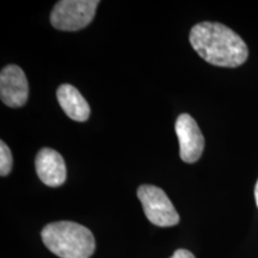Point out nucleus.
<instances>
[{
  "mask_svg": "<svg viewBox=\"0 0 258 258\" xmlns=\"http://www.w3.org/2000/svg\"><path fill=\"white\" fill-rule=\"evenodd\" d=\"M194 50L207 61L219 67L240 66L249 56L246 43L239 35L220 23L202 22L192 27L189 35Z\"/></svg>",
  "mask_w": 258,
  "mask_h": 258,
  "instance_id": "1",
  "label": "nucleus"
},
{
  "mask_svg": "<svg viewBox=\"0 0 258 258\" xmlns=\"http://www.w3.org/2000/svg\"><path fill=\"white\" fill-rule=\"evenodd\" d=\"M41 237L48 249L60 258H90L96 249L91 231L72 221L48 224Z\"/></svg>",
  "mask_w": 258,
  "mask_h": 258,
  "instance_id": "2",
  "label": "nucleus"
},
{
  "mask_svg": "<svg viewBox=\"0 0 258 258\" xmlns=\"http://www.w3.org/2000/svg\"><path fill=\"white\" fill-rule=\"evenodd\" d=\"M98 0H61L54 6L50 22L62 31H78L86 28L95 17Z\"/></svg>",
  "mask_w": 258,
  "mask_h": 258,
  "instance_id": "3",
  "label": "nucleus"
},
{
  "mask_svg": "<svg viewBox=\"0 0 258 258\" xmlns=\"http://www.w3.org/2000/svg\"><path fill=\"white\" fill-rule=\"evenodd\" d=\"M138 198L143 205L145 215L153 225L171 227L179 222V215L163 189L154 185L139 186Z\"/></svg>",
  "mask_w": 258,
  "mask_h": 258,
  "instance_id": "4",
  "label": "nucleus"
},
{
  "mask_svg": "<svg viewBox=\"0 0 258 258\" xmlns=\"http://www.w3.org/2000/svg\"><path fill=\"white\" fill-rule=\"evenodd\" d=\"M175 129L179 143L180 159L185 163L198 161L205 148V138L196 121L189 114H182L176 120Z\"/></svg>",
  "mask_w": 258,
  "mask_h": 258,
  "instance_id": "5",
  "label": "nucleus"
},
{
  "mask_svg": "<svg viewBox=\"0 0 258 258\" xmlns=\"http://www.w3.org/2000/svg\"><path fill=\"white\" fill-rule=\"evenodd\" d=\"M29 85L21 67L9 64L0 73V97L10 108H21L28 101Z\"/></svg>",
  "mask_w": 258,
  "mask_h": 258,
  "instance_id": "6",
  "label": "nucleus"
},
{
  "mask_svg": "<svg viewBox=\"0 0 258 258\" xmlns=\"http://www.w3.org/2000/svg\"><path fill=\"white\" fill-rule=\"evenodd\" d=\"M37 176L48 186L62 185L66 180V164L62 156L53 148H42L35 159Z\"/></svg>",
  "mask_w": 258,
  "mask_h": 258,
  "instance_id": "7",
  "label": "nucleus"
},
{
  "mask_svg": "<svg viewBox=\"0 0 258 258\" xmlns=\"http://www.w3.org/2000/svg\"><path fill=\"white\" fill-rule=\"evenodd\" d=\"M57 102L64 114L77 122H85L90 117V105L78 90L71 84H62L56 91Z\"/></svg>",
  "mask_w": 258,
  "mask_h": 258,
  "instance_id": "8",
  "label": "nucleus"
},
{
  "mask_svg": "<svg viewBox=\"0 0 258 258\" xmlns=\"http://www.w3.org/2000/svg\"><path fill=\"white\" fill-rule=\"evenodd\" d=\"M14 158L8 145L4 141H0V175L2 177L8 176L12 170Z\"/></svg>",
  "mask_w": 258,
  "mask_h": 258,
  "instance_id": "9",
  "label": "nucleus"
},
{
  "mask_svg": "<svg viewBox=\"0 0 258 258\" xmlns=\"http://www.w3.org/2000/svg\"><path fill=\"white\" fill-rule=\"evenodd\" d=\"M171 258H195V256H194V254L188 250L179 249L172 254V257H171Z\"/></svg>",
  "mask_w": 258,
  "mask_h": 258,
  "instance_id": "10",
  "label": "nucleus"
},
{
  "mask_svg": "<svg viewBox=\"0 0 258 258\" xmlns=\"http://www.w3.org/2000/svg\"><path fill=\"white\" fill-rule=\"evenodd\" d=\"M254 199H256V203H257V207H258V180L256 183V186H254Z\"/></svg>",
  "mask_w": 258,
  "mask_h": 258,
  "instance_id": "11",
  "label": "nucleus"
}]
</instances>
